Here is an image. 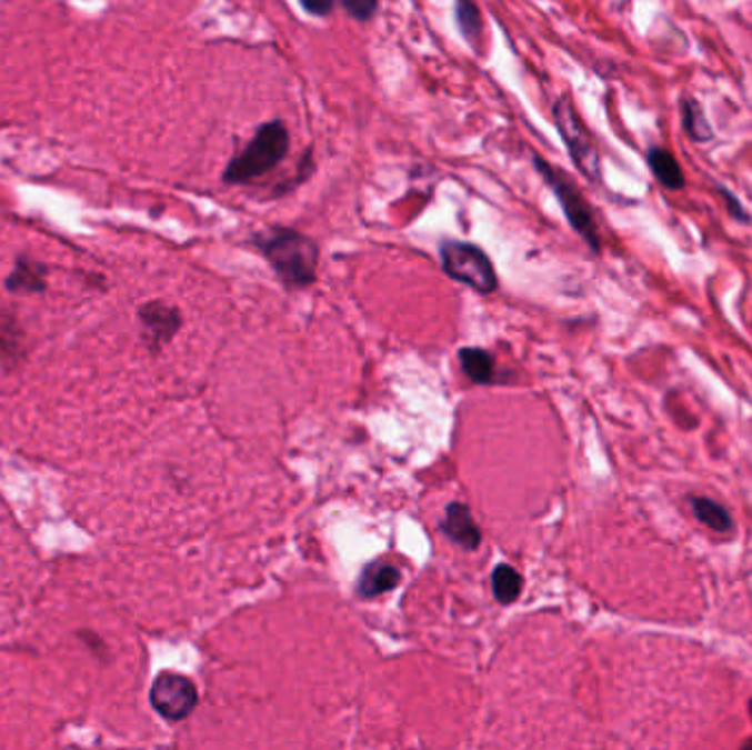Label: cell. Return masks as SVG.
<instances>
[{
	"mask_svg": "<svg viewBox=\"0 0 752 750\" xmlns=\"http://www.w3.org/2000/svg\"><path fill=\"white\" fill-rule=\"evenodd\" d=\"M141 318L143 322L148 323V328L157 334V337H170L177 332L181 318L177 313V309H170L161 302H152L148 307L141 309Z\"/></svg>",
	"mask_w": 752,
	"mask_h": 750,
	"instance_id": "5bb4252c",
	"label": "cell"
},
{
	"mask_svg": "<svg viewBox=\"0 0 752 750\" xmlns=\"http://www.w3.org/2000/svg\"><path fill=\"white\" fill-rule=\"evenodd\" d=\"M150 700L159 716H163L166 720L179 722V720H186L197 709L199 691L190 678L166 671L154 680Z\"/></svg>",
	"mask_w": 752,
	"mask_h": 750,
	"instance_id": "8992f818",
	"label": "cell"
},
{
	"mask_svg": "<svg viewBox=\"0 0 752 750\" xmlns=\"http://www.w3.org/2000/svg\"><path fill=\"white\" fill-rule=\"evenodd\" d=\"M289 139L291 137L284 121H264L255 130L249 146L227 163L222 181L227 186H249L275 170L289 152Z\"/></svg>",
	"mask_w": 752,
	"mask_h": 750,
	"instance_id": "7a4b0ae2",
	"label": "cell"
},
{
	"mask_svg": "<svg viewBox=\"0 0 752 750\" xmlns=\"http://www.w3.org/2000/svg\"><path fill=\"white\" fill-rule=\"evenodd\" d=\"M455 22L460 33L475 47L482 36V16L473 0H455Z\"/></svg>",
	"mask_w": 752,
	"mask_h": 750,
	"instance_id": "2e32d148",
	"label": "cell"
},
{
	"mask_svg": "<svg viewBox=\"0 0 752 750\" xmlns=\"http://www.w3.org/2000/svg\"><path fill=\"white\" fill-rule=\"evenodd\" d=\"M460 361L464 374L473 383H493L495 379V361L487 350L480 348H464L460 350Z\"/></svg>",
	"mask_w": 752,
	"mask_h": 750,
	"instance_id": "7c38bea8",
	"label": "cell"
},
{
	"mask_svg": "<svg viewBox=\"0 0 752 750\" xmlns=\"http://www.w3.org/2000/svg\"><path fill=\"white\" fill-rule=\"evenodd\" d=\"M691 511H693L695 520L700 524H704L706 529H711L713 533L729 536V533L735 531V522H733V516L729 513V509L722 507L720 502L711 500V498H702V496L691 498Z\"/></svg>",
	"mask_w": 752,
	"mask_h": 750,
	"instance_id": "8fae6325",
	"label": "cell"
},
{
	"mask_svg": "<svg viewBox=\"0 0 752 750\" xmlns=\"http://www.w3.org/2000/svg\"><path fill=\"white\" fill-rule=\"evenodd\" d=\"M341 7L350 18L359 22H370L379 9V0H341Z\"/></svg>",
	"mask_w": 752,
	"mask_h": 750,
	"instance_id": "e0dca14e",
	"label": "cell"
},
{
	"mask_svg": "<svg viewBox=\"0 0 752 750\" xmlns=\"http://www.w3.org/2000/svg\"><path fill=\"white\" fill-rule=\"evenodd\" d=\"M646 166L653 174V179L669 192H680L684 190L686 186V179H684V172L678 163V159L666 150V148H649L646 152Z\"/></svg>",
	"mask_w": 752,
	"mask_h": 750,
	"instance_id": "ba28073f",
	"label": "cell"
},
{
	"mask_svg": "<svg viewBox=\"0 0 752 750\" xmlns=\"http://www.w3.org/2000/svg\"><path fill=\"white\" fill-rule=\"evenodd\" d=\"M11 291H40L44 287V269L36 262L20 258L18 267L13 269L11 278L7 280Z\"/></svg>",
	"mask_w": 752,
	"mask_h": 750,
	"instance_id": "9a60e30c",
	"label": "cell"
},
{
	"mask_svg": "<svg viewBox=\"0 0 752 750\" xmlns=\"http://www.w3.org/2000/svg\"><path fill=\"white\" fill-rule=\"evenodd\" d=\"M720 192L724 194V201L729 203V210H731V216H735V218H738V220H742V222H749V220H751V216L746 214V210H744V208L740 206V201H738V199H735V197H733L731 192H726L724 188H722Z\"/></svg>",
	"mask_w": 752,
	"mask_h": 750,
	"instance_id": "d6986e66",
	"label": "cell"
},
{
	"mask_svg": "<svg viewBox=\"0 0 752 750\" xmlns=\"http://www.w3.org/2000/svg\"><path fill=\"white\" fill-rule=\"evenodd\" d=\"M302 2V7H304V11H309L311 16H315V18H325V16H330L332 13V9H334V0H300Z\"/></svg>",
	"mask_w": 752,
	"mask_h": 750,
	"instance_id": "ac0fdd59",
	"label": "cell"
},
{
	"mask_svg": "<svg viewBox=\"0 0 752 750\" xmlns=\"http://www.w3.org/2000/svg\"><path fill=\"white\" fill-rule=\"evenodd\" d=\"M749 713H751V720H752V698H751V702H749ZM746 747H752V742H746Z\"/></svg>",
	"mask_w": 752,
	"mask_h": 750,
	"instance_id": "ffe728a7",
	"label": "cell"
},
{
	"mask_svg": "<svg viewBox=\"0 0 752 750\" xmlns=\"http://www.w3.org/2000/svg\"><path fill=\"white\" fill-rule=\"evenodd\" d=\"M442 533L449 537L453 543H458L467 550H475L482 541V533H480L478 524L473 522L469 507L462 504V502L449 504L447 518L442 522Z\"/></svg>",
	"mask_w": 752,
	"mask_h": 750,
	"instance_id": "52a82bcc",
	"label": "cell"
},
{
	"mask_svg": "<svg viewBox=\"0 0 752 750\" xmlns=\"http://www.w3.org/2000/svg\"><path fill=\"white\" fill-rule=\"evenodd\" d=\"M554 114V123L557 130L561 134V139L565 141L568 154L574 161L576 170L590 181V183H599L601 181V154L599 148L590 134V130L585 128V123L581 121L576 108L572 104L570 98H559L552 108Z\"/></svg>",
	"mask_w": 752,
	"mask_h": 750,
	"instance_id": "277c9868",
	"label": "cell"
},
{
	"mask_svg": "<svg viewBox=\"0 0 752 750\" xmlns=\"http://www.w3.org/2000/svg\"><path fill=\"white\" fill-rule=\"evenodd\" d=\"M533 166L541 174V179L548 183V188L557 194V201L563 208V214L568 218V222L572 224V229L590 244L592 251L599 253L601 251V238H599L596 220L592 214V208L588 206V201L579 192V188L563 172L552 168L539 154H533Z\"/></svg>",
	"mask_w": 752,
	"mask_h": 750,
	"instance_id": "5b68a950",
	"label": "cell"
},
{
	"mask_svg": "<svg viewBox=\"0 0 752 750\" xmlns=\"http://www.w3.org/2000/svg\"><path fill=\"white\" fill-rule=\"evenodd\" d=\"M680 117H682V128L686 132V137L693 143H709L715 137V130L704 112L702 104L691 98V96H682L680 98Z\"/></svg>",
	"mask_w": 752,
	"mask_h": 750,
	"instance_id": "30bf717a",
	"label": "cell"
},
{
	"mask_svg": "<svg viewBox=\"0 0 752 750\" xmlns=\"http://www.w3.org/2000/svg\"><path fill=\"white\" fill-rule=\"evenodd\" d=\"M253 242L284 287L304 289L315 282L320 247L311 236L287 227H271L255 233Z\"/></svg>",
	"mask_w": 752,
	"mask_h": 750,
	"instance_id": "6da1fadb",
	"label": "cell"
},
{
	"mask_svg": "<svg viewBox=\"0 0 752 750\" xmlns=\"http://www.w3.org/2000/svg\"><path fill=\"white\" fill-rule=\"evenodd\" d=\"M399 581H401V572H399L397 566L385 563V561H374L361 572V579L357 583V592L363 599H372L377 594L394 590L399 586Z\"/></svg>",
	"mask_w": 752,
	"mask_h": 750,
	"instance_id": "9c48e42d",
	"label": "cell"
},
{
	"mask_svg": "<svg viewBox=\"0 0 752 750\" xmlns=\"http://www.w3.org/2000/svg\"><path fill=\"white\" fill-rule=\"evenodd\" d=\"M491 586H493L495 599H498L502 606H511V603H515V601L520 599L522 588H524V581H522V574H520L515 568L502 563V566H498V568L493 570Z\"/></svg>",
	"mask_w": 752,
	"mask_h": 750,
	"instance_id": "4fadbf2b",
	"label": "cell"
},
{
	"mask_svg": "<svg viewBox=\"0 0 752 750\" xmlns=\"http://www.w3.org/2000/svg\"><path fill=\"white\" fill-rule=\"evenodd\" d=\"M440 260L444 273L451 280L462 282L482 296H489L498 289L493 262L480 247L471 242L447 240L440 244Z\"/></svg>",
	"mask_w": 752,
	"mask_h": 750,
	"instance_id": "3957f363",
	"label": "cell"
}]
</instances>
